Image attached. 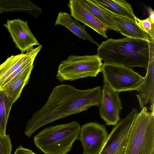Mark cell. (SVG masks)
I'll return each mask as SVG.
<instances>
[{
  "label": "cell",
  "instance_id": "30bf717a",
  "mask_svg": "<svg viewBox=\"0 0 154 154\" xmlns=\"http://www.w3.org/2000/svg\"><path fill=\"white\" fill-rule=\"evenodd\" d=\"M4 26L7 29L16 48L22 53L40 44L30 29L27 22L19 19L8 20Z\"/></svg>",
  "mask_w": 154,
  "mask_h": 154
},
{
  "label": "cell",
  "instance_id": "277c9868",
  "mask_svg": "<svg viewBox=\"0 0 154 154\" xmlns=\"http://www.w3.org/2000/svg\"><path fill=\"white\" fill-rule=\"evenodd\" d=\"M124 154H154V113L146 107L132 123Z\"/></svg>",
  "mask_w": 154,
  "mask_h": 154
},
{
  "label": "cell",
  "instance_id": "d6986e66",
  "mask_svg": "<svg viewBox=\"0 0 154 154\" xmlns=\"http://www.w3.org/2000/svg\"><path fill=\"white\" fill-rule=\"evenodd\" d=\"M29 51L8 57L0 65V88L4 82L16 70L27 58Z\"/></svg>",
  "mask_w": 154,
  "mask_h": 154
},
{
  "label": "cell",
  "instance_id": "9a60e30c",
  "mask_svg": "<svg viewBox=\"0 0 154 154\" xmlns=\"http://www.w3.org/2000/svg\"><path fill=\"white\" fill-rule=\"evenodd\" d=\"M112 14L125 17L135 22L136 17L130 4L125 0H92Z\"/></svg>",
  "mask_w": 154,
  "mask_h": 154
},
{
  "label": "cell",
  "instance_id": "ba28073f",
  "mask_svg": "<svg viewBox=\"0 0 154 154\" xmlns=\"http://www.w3.org/2000/svg\"><path fill=\"white\" fill-rule=\"evenodd\" d=\"M108 135L104 125L93 122L83 125L78 138L83 146V154H98Z\"/></svg>",
  "mask_w": 154,
  "mask_h": 154
},
{
  "label": "cell",
  "instance_id": "ffe728a7",
  "mask_svg": "<svg viewBox=\"0 0 154 154\" xmlns=\"http://www.w3.org/2000/svg\"><path fill=\"white\" fill-rule=\"evenodd\" d=\"M13 105L5 96L3 91L0 88V134H6V126Z\"/></svg>",
  "mask_w": 154,
  "mask_h": 154
},
{
  "label": "cell",
  "instance_id": "4fadbf2b",
  "mask_svg": "<svg viewBox=\"0 0 154 154\" xmlns=\"http://www.w3.org/2000/svg\"><path fill=\"white\" fill-rule=\"evenodd\" d=\"M112 17L119 32L126 37L154 42L149 34L143 30L135 22L128 18L115 15Z\"/></svg>",
  "mask_w": 154,
  "mask_h": 154
},
{
  "label": "cell",
  "instance_id": "2e32d148",
  "mask_svg": "<svg viewBox=\"0 0 154 154\" xmlns=\"http://www.w3.org/2000/svg\"><path fill=\"white\" fill-rule=\"evenodd\" d=\"M54 24L55 26L61 25L63 26L78 37L84 40H87L98 46L99 45L87 32L85 26L73 20L71 15L67 13L59 12Z\"/></svg>",
  "mask_w": 154,
  "mask_h": 154
},
{
  "label": "cell",
  "instance_id": "603a6c76",
  "mask_svg": "<svg viewBox=\"0 0 154 154\" xmlns=\"http://www.w3.org/2000/svg\"><path fill=\"white\" fill-rule=\"evenodd\" d=\"M14 154H36L31 150L23 147L21 145L18 147Z\"/></svg>",
  "mask_w": 154,
  "mask_h": 154
},
{
  "label": "cell",
  "instance_id": "7a4b0ae2",
  "mask_svg": "<svg viewBox=\"0 0 154 154\" xmlns=\"http://www.w3.org/2000/svg\"><path fill=\"white\" fill-rule=\"evenodd\" d=\"M97 54L103 63L130 69L141 67L146 70L150 55L149 42L128 37L109 38L98 45Z\"/></svg>",
  "mask_w": 154,
  "mask_h": 154
},
{
  "label": "cell",
  "instance_id": "9c48e42d",
  "mask_svg": "<svg viewBox=\"0 0 154 154\" xmlns=\"http://www.w3.org/2000/svg\"><path fill=\"white\" fill-rule=\"evenodd\" d=\"M102 89L99 112L100 117L107 125H116L120 120L123 107L120 92L112 89L105 82Z\"/></svg>",
  "mask_w": 154,
  "mask_h": 154
},
{
  "label": "cell",
  "instance_id": "3957f363",
  "mask_svg": "<svg viewBox=\"0 0 154 154\" xmlns=\"http://www.w3.org/2000/svg\"><path fill=\"white\" fill-rule=\"evenodd\" d=\"M81 128L75 121L48 127L34 137V143L45 154H66L78 139Z\"/></svg>",
  "mask_w": 154,
  "mask_h": 154
},
{
  "label": "cell",
  "instance_id": "5bb4252c",
  "mask_svg": "<svg viewBox=\"0 0 154 154\" xmlns=\"http://www.w3.org/2000/svg\"><path fill=\"white\" fill-rule=\"evenodd\" d=\"M34 66L33 64L30 66L1 88L13 104L20 97L23 88L28 83Z\"/></svg>",
  "mask_w": 154,
  "mask_h": 154
},
{
  "label": "cell",
  "instance_id": "5b68a950",
  "mask_svg": "<svg viewBox=\"0 0 154 154\" xmlns=\"http://www.w3.org/2000/svg\"><path fill=\"white\" fill-rule=\"evenodd\" d=\"M97 55H70L59 64L56 79L60 82L95 77L101 72L103 63Z\"/></svg>",
  "mask_w": 154,
  "mask_h": 154
},
{
  "label": "cell",
  "instance_id": "8fae6325",
  "mask_svg": "<svg viewBox=\"0 0 154 154\" xmlns=\"http://www.w3.org/2000/svg\"><path fill=\"white\" fill-rule=\"evenodd\" d=\"M149 62L145 76L136 91L141 109L146 107L154 113V45H150Z\"/></svg>",
  "mask_w": 154,
  "mask_h": 154
},
{
  "label": "cell",
  "instance_id": "ac0fdd59",
  "mask_svg": "<svg viewBox=\"0 0 154 154\" xmlns=\"http://www.w3.org/2000/svg\"><path fill=\"white\" fill-rule=\"evenodd\" d=\"M85 8L103 24L107 29L119 32L112 14L94 2L92 0H79Z\"/></svg>",
  "mask_w": 154,
  "mask_h": 154
},
{
  "label": "cell",
  "instance_id": "e0dca14e",
  "mask_svg": "<svg viewBox=\"0 0 154 154\" xmlns=\"http://www.w3.org/2000/svg\"><path fill=\"white\" fill-rule=\"evenodd\" d=\"M10 11L26 12L37 18L42 10L27 0H0V14Z\"/></svg>",
  "mask_w": 154,
  "mask_h": 154
},
{
  "label": "cell",
  "instance_id": "52a82bcc",
  "mask_svg": "<svg viewBox=\"0 0 154 154\" xmlns=\"http://www.w3.org/2000/svg\"><path fill=\"white\" fill-rule=\"evenodd\" d=\"M138 113L133 108L131 111L115 125L98 154H124L130 129Z\"/></svg>",
  "mask_w": 154,
  "mask_h": 154
},
{
  "label": "cell",
  "instance_id": "cb8c5ba5",
  "mask_svg": "<svg viewBox=\"0 0 154 154\" xmlns=\"http://www.w3.org/2000/svg\"><path fill=\"white\" fill-rule=\"evenodd\" d=\"M148 10L149 14V17L152 23L154 25V12L152 9L150 7H149Z\"/></svg>",
  "mask_w": 154,
  "mask_h": 154
},
{
  "label": "cell",
  "instance_id": "44dd1931",
  "mask_svg": "<svg viewBox=\"0 0 154 154\" xmlns=\"http://www.w3.org/2000/svg\"><path fill=\"white\" fill-rule=\"evenodd\" d=\"M135 22L143 30L149 34L151 39L154 41V25L152 23L149 17L142 20L136 17Z\"/></svg>",
  "mask_w": 154,
  "mask_h": 154
},
{
  "label": "cell",
  "instance_id": "7c38bea8",
  "mask_svg": "<svg viewBox=\"0 0 154 154\" xmlns=\"http://www.w3.org/2000/svg\"><path fill=\"white\" fill-rule=\"evenodd\" d=\"M67 5L70 15L75 20L81 22L103 38H107L106 27L89 12L79 0H69Z\"/></svg>",
  "mask_w": 154,
  "mask_h": 154
},
{
  "label": "cell",
  "instance_id": "7402d4cb",
  "mask_svg": "<svg viewBox=\"0 0 154 154\" xmlns=\"http://www.w3.org/2000/svg\"><path fill=\"white\" fill-rule=\"evenodd\" d=\"M12 149L9 135L0 134V154H11Z\"/></svg>",
  "mask_w": 154,
  "mask_h": 154
},
{
  "label": "cell",
  "instance_id": "8992f818",
  "mask_svg": "<svg viewBox=\"0 0 154 154\" xmlns=\"http://www.w3.org/2000/svg\"><path fill=\"white\" fill-rule=\"evenodd\" d=\"M101 72L103 82L119 92L136 91L143 79V77L132 69L120 66L103 63Z\"/></svg>",
  "mask_w": 154,
  "mask_h": 154
},
{
  "label": "cell",
  "instance_id": "6da1fadb",
  "mask_svg": "<svg viewBox=\"0 0 154 154\" xmlns=\"http://www.w3.org/2000/svg\"><path fill=\"white\" fill-rule=\"evenodd\" d=\"M102 95V89L99 86L79 90L69 85L57 86L44 105L27 122L24 133L30 137L44 125L87 110L92 106L99 107Z\"/></svg>",
  "mask_w": 154,
  "mask_h": 154
}]
</instances>
